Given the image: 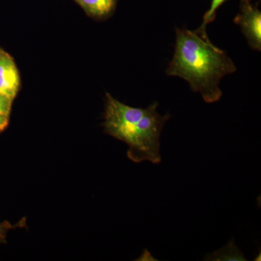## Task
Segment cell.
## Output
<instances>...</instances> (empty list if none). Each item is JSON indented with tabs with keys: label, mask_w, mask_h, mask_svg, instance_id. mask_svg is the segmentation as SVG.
<instances>
[{
	"label": "cell",
	"mask_w": 261,
	"mask_h": 261,
	"mask_svg": "<svg viewBox=\"0 0 261 261\" xmlns=\"http://www.w3.org/2000/svg\"><path fill=\"white\" fill-rule=\"evenodd\" d=\"M105 130L128 145L127 155L135 163L161 162V135L170 114L158 112L159 102L147 108L130 107L106 94Z\"/></svg>",
	"instance_id": "cell-2"
},
{
	"label": "cell",
	"mask_w": 261,
	"mask_h": 261,
	"mask_svg": "<svg viewBox=\"0 0 261 261\" xmlns=\"http://www.w3.org/2000/svg\"><path fill=\"white\" fill-rule=\"evenodd\" d=\"M25 225V220L24 219H22L20 222L17 223L14 226L8 221L0 223V243H5L6 240L7 233L9 230L17 227H24Z\"/></svg>",
	"instance_id": "cell-7"
},
{
	"label": "cell",
	"mask_w": 261,
	"mask_h": 261,
	"mask_svg": "<svg viewBox=\"0 0 261 261\" xmlns=\"http://www.w3.org/2000/svg\"><path fill=\"white\" fill-rule=\"evenodd\" d=\"M247 2H251V0H246Z\"/></svg>",
	"instance_id": "cell-10"
},
{
	"label": "cell",
	"mask_w": 261,
	"mask_h": 261,
	"mask_svg": "<svg viewBox=\"0 0 261 261\" xmlns=\"http://www.w3.org/2000/svg\"><path fill=\"white\" fill-rule=\"evenodd\" d=\"M176 34L174 55L166 74L186 80L205 102H218L222 96L220 81L236 71L234 63L211 43L206 32L176 29Z\"/></svg>",
	"instance_id": "cell-1"
},
{
	"label": "cell",
	"mask_w": 261,
	"mask_h": 261,
	"mask_svg": "<svg viewBox=\"0 0 261 261\" xmlns=\"http://www.w3.org/2000/svg\"><path fill=\"white\" fill-rule=\"evenodd\" d=\"M20 75L14 60L0 49V94L14 99L20 89Z\"/></svg>",
	"instance_id": "cell-4"
},
{
	"label": "cell",
	"mask_w": 261,
	"mask_h": 261,
	"mask_svg": "<svg viewBox=\"0 0 261 261\" xmlns=\"http://www.w3.org/2000/svg\"><path fill=\"white\" fill-rule=\"evenodd\" d=\"M85 12L86 14L95 20H102L110 18L116 9L118 0H73Z\"/></svg>",
	"instance_id": "cell-5"
},
{
	"label": "cell",
	"mask_w": 261,
	"mask_h": 261,
	"mask_svg": "<svg viewBox=\"0 0 261 261\" xmlns=\"http://www.w3.org/2000/svg\"><path fill=\"white\" fill-rule=\"evenodd\" d=\"M13 99L0 94V115L9 116Z\"/></svg>",
	"instance_id": "cell-8"
},
{
	"label": "cell",
	"mask_w": 261,
	"mask_h": 261,
	"mask_svg": "<svg viewBox=\"0 0 261 261\" xmlns=\"http://www.w3.org/2000/svg\"><path fill=\"white\" fill-rule=\"evenodd\" d=\"M257 5L250 4V2L246 0H241L240 13L235 17L233 21L240 25L250 47L260 51L261 13Z\"/></svg>",
	"instance_id": "cell-3"
},
{
	"label": "cell",
	"mask_w": 261,
	"mask_h": 261,
	"mask_svg": "<svg viewBox=\"0 0 261 261\" xmlns=\"http://www.w3.org/2000/svg\"><path fill=\"white\" fill-rule=\"evenodd\" d=\"M9 121V116H4V115H0V132L6 128Z\"/></svg>",
	"instance_id": "cell-9"
},
{
	"label": "cell",
	"mask_w": 261,
	"mask_h": 261,
	"mask_svg": "<svg viewBox=\"0 0 261 261\" xmlns=\"http://www.w3.org/2000/svg\"><path fill=\"white\" fill-rule=\"evenodd\" d=\"M226 1V0H212L210 8L204 15L203 22H202V25L198 29V30L206 32V25L214 21L215 18H216V10L219 9L220 7L224 4Z\"/></svg>",
	"instance_id": "cell-6"
}]
</instances>
